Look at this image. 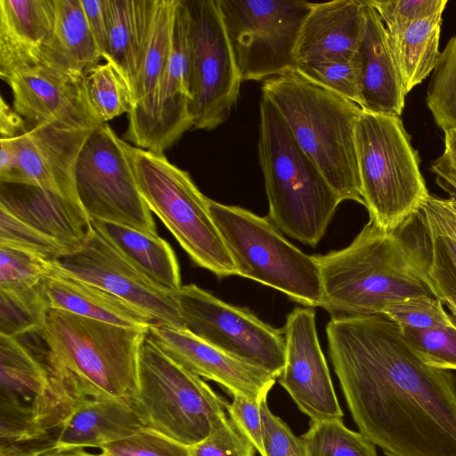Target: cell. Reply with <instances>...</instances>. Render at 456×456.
Returning a JSON list of instances; mask_svg holds the SVG:
<instances>
[{
  "label": "cell",
  "mask_w": 456,
  "mask_h": 456,
  "mask_svg": "<svg viewBox=\"0 0 456 456\" xmlns=\"http://www.w3.org/2000/svg\"><path fill=\"white\" fill-rule=\"evenodd\" d=\"M334 371L359 432L386 456H456V379L424 363L382 314L332 316Z\"/></svg>",
  "instance_id": "obj_1"
},
{
  "label": "cell",
  "mask_w": 456,
  "mask_h": 456,
  "mask_svg": "<svg viewBox=\"0 0 456 456\" xmlns=\"http://www.w3.org/2000/svg\"><path fill=\"white\" fill-rule=\"evenodd\" d=\"M419 215V224L416 213L393 231L369 221L347 247L314 256L322 287L321 307L332 316L373 315L408 297L438 298L428 273L429 245Z\"/></svg>",
  "instance_id": "obj_2"
},
{
  "label": "cell",
  "mask_w": 456,
  "mask_h": 456,
  "mask_svg": "<svg viewBox=\"0 0 456 456\" xmlns=\"http://www.w3.org/2000/svg\"><path fill=\"white\" fill-rule=\"evenodd\" d=\"M148 330L50 308L39 334L48 365L78 405L89 398L130 402L137 387L139 351Z\"/></svg>",
  "instance_id": "obj_3"
},
{
  "label": "cell",
  "mask_w": 456,
  "mask_h": 456,
  "mask_svg": "<svg viewBox=\"0 0 456 456\" xmlns=\"http://www.w3.org/2000/svg\"><path fill=\"white\" fill-rule=\"evenodd\" d=\"M262 95L341 200L363 205L355 148L361 107L296 69L265 80Z\"/></svg>",
  "instance_id": "obj_4"
},
{
  "label": "cell",
  "mask_w": 456,
  "mask_h": 456,
  "mask_svg": "<svg viewBox=\"0 0 456 456\" xmlns=\"http://www.w3.org/2000/svg\"><path fill=\"white\" fill-rule=\"evenodd\" d=\"M257 152L269 204L268 219L285 234L314 248L343 200L264 95Z\"/></svg>",
  "instance_id": "obj_5"
},
{
  "label": "cell",
  "mask_w": 456,
  "mask_h": 456,
  "mask_svg": "<svg viewBox=\"0 0 456 456\" xmlns=\"http://www.w3.org/2000/svg\"><path fill=\"white\" fill-rule=\"evenodd\" d=\"M362 198L370 221L393 231L429 197L419 157L400 117L362 110L355 127Z\"/></svg>",
  "instance_id": "obj_6"
},
{
  "label": "cell",
  "mask_w": 456,
  "mask_h": 456,
  "mask_svg": "<svg viewBox=\"0 0 456 456\" xmlns=\"http://www.w3.org/2000/svg\"><path fill=\"white\" fill-rule=\"evenodd\" d=\"M130 404L143 427L188 447L230 420L228 403L200 377L166 355L148 335L140 347L137 387Z\"/></svg>",
  "instance_id": "obj_7"
},
{
  "label": "cell",
  "mask_w": 456,
  "mask_h": 456,
  "mask_svg": "<svg viewBox=\"0 0 456 456\" xmlns=\"http://www.w3.org/2000/svg\"><path fill=\"white\" fill-rule=\"evenodd\" d=\"M140 193L191 259L218 277L237 275L235 265L216 226L208 199L189 173L164 154L126 142Z\"/></svg>",
  "instance_id": "obj_8"
},
{
  "label": "cell",
  "mask_w": 456,
  "mask_h": 456,
  "mask_svg": "<svg viewBox=\"0 0 456 456\" xmlns=\"http://www.w3.org/2000/svg\"><path fill=\"white\" fill-rule=\"evenodd\" d=\"M208 206L237 275L283 292L307 307L322 305V280L314 256L289 242L268 218L210 199Z\"/></svg>",
  "instance_id": "obj_9"
},
{
  "label": "cell",
  "mask_w": 456,
  "mask_h": 456,
  "mask_svg": "<svg viewBox=\"0 0 456 456\" xmlns=\"http://www.w3.org/2000/svg\"><path fill=\"white\" fill-rule=\"evenodd\" d=\"M73 411L62 382L17 338L0 335V452H31Z\"/></svg>",
  "instance_id": "obj_10"
},
{
  "label": "cell",
  "mask_w": 456,
  "mask_h": 456,
  "mask_svg": "<svg viewBox=\"0 0 456 456\" xmlns=\"http://www.w3.org/2000/svg\"><path fill=\"white\" fill-rule=\"evenodd\" d=\"M239 77L261 81L295 69V51L312 3L217 0Z\"/></svg>",
  "instance_id": "obj_11"
},
{
  "label": "cell",
  "mask_w": 456,
  "mask_h": 456,
  "mask_svg": "<svg viewBox=\"0 0 456 456\" xmlns=\"http://www.w3.org/2000/svg\"><path fill=\"white\" fill-rule=\"evenodd\" d=\"M126 141L108 123L94 129L75 168L79 203L90 220L126 224L159 236L152 212L138 189Z\"/></svg>",
  "instance_id": "obj_12"
},
{
  "label": "cell",
  "mask_w": 456,
  "mask_h": 456,
  "mask_svg": "<svg viewBox=\"0 0 456 456\" xmlns=\"http://www.w3.org/2000/svg\"><path fill=\"white\" fill-rule=\"evenodd\" d=\"M190 42L189 105L192 127L211 130L225 122L241 80L217 0H186Z\"/></svg>",
  "instance_id": "obj_13"
},
{
  "label": "cell",
  "mask_w": 456,
  "mask_h": 456,
  "mask_svg": "<svg viewBox=\"0 0 456 456\" xmlns=\"http://www.w3.org/2000/svg\"><path fill=\"white\" fill-rule=\"evenodd\" d=\"M175 297L185 330L228 354L280 377L285 365L282 330L195 284L182 286L175 290Z\"/></svg>",
  "instance_id": "obj_14"
},
{
  "label": "cell",
  "mask_w": 456,
  "mask_h": 456,
  "mask_svg": "<svg viewBox=\"0 0 456 456\" xmlns=\"http://www.w3.org/2000/svg\"><path fill=\"white\" fill-rule=\"evenodd\" d=\"M56 264L69 274L136 307L154 323L185 330L175 291L152 282L94 228L77 249L61 256Z\"/></svg>",
  "instance_id": "obj_15"
},
{
  "label": "cell",
  "mask_w": 456,
  "mask_h": 456,
  "mask_svg": "<svg viewBox=\"0 0 456 456\" xmlns=\"http://www.w3.org/2000/svg\"><path fill=\"white\" fill-rule=\"evenodd\" d=\"M285 365L280 385L311 420L342 419L329 368L320 346L313 307H296L281 329Z\"/></svg>",
  "instance_id": "obj_16"
},
{
  "label": "cell",
  "mask_w": 456,
  "mask_h": 456,
  "mask_svg": "<svg viewBox=\"0 0 456 456\" xmlns=\"http://www.w3.org/2000/svg\"><path fill=\"white\" fill-rule=\"evenodd\" d=\"M5 82L12 90L13 109L32 126L51 124L65 129L93 130L102 125L86 102L81 82L45 66L17 70Z\"/></svg>",
  "instance_id": "obj_17"
},
{
  "label": "cell",
  "mask_w": 456,
  "mask_h": 456,
  "mask_svg": "<svg viewBox=\"0 0 456 456\" xmlns=\"http://www.w3.org/2000/svg\"><path fill=\"white\" fill-rule=\"evenodd\" d=\"M148 337L175 362L252 400L268 395L276 378L213 346L187 330L152 323Z\"/></svg>",
  "instance_id": "obj_18"
},
{
  "label": "cell",
  "mask_w": 456,
  "mask_h": 456,
  "mask_svg": "<svg viewBox=\"0 0 456 456\" xmlns=\"http://www.w3.org/2000/svg\"><path fill=\"white\" fill-rule=\"evenodd\" d=\"M93 130L65 129L51 124L33 126L16 137L19 167L12 183L37 186L80 205L75 168Z\"/></svg>",
  "instance_id": "obj_19"
},
{
  "label": "cell",
  "mask_w": 456,
  "mask_h": 456,
  "mask_svg": "<svg viewBox=\"0 0 456 456\" xmlns=\"http://www.w3.org/2000/svg\"><path fill=\"white\" fill-rule=\"evenodd\" d=\"M190 102L188 10L186 0H176L170 55L158 93L152 122L141 148L164 154L172 147L192 127Z\"/></svg>",
  "instance_id": "obj_20"
},
{
  "label": "cell",
  "mask_w": 456,
  "mask_h": 456,
  "mask_svg": "<svg viewBox=\"0 0 456 456\" xmlns=\"http://www.w3.org/2000/svg\"><path fill=\"white\" fill-rule=\"evenodd\" d=\"M142 427L129 401L117 398L86 399L31 455L99 451L102 446L127 436Z\"/></svg>",
  "instance_id": "obj_21"
},
{
  "label": "cell",
  "mask_w": 456,
  "mask_h": 456,
  "mask_svg": "<svg viewBox=\"0 0 456 456\" xmlns=\"http://www.w3.org/2000/svg\"><path fill=\"white\" fill-rule=\"evenodd\" d=\"M364 28V0L312 3L297 42L296 67L356 56Z\"/></svg>",
  "instance_id": "obj_22"
},
{
  "label": "cell",
  "mask_w": 456,
  "mask_h": 456,
  "mask_svg": "<svg viewBox=\"0 0 456 456\" xmlns=\"http://www.w3.org/2000/svg\"><path fill=\"white\" fill-rule=\"evenodd\" d=\"M0 209L58 241L69 253L82 245L93 228L79 204L33 185L0 183Z\"/></svg>",
  "instance_id": "obj_23"
},
{
  "label": "cell",
  "mask_w": 456,
  "mask_h": 456,
  "mask_svg": "<svg viewBox=\"0 0 456 456\" xmlns=\"http://www.w3.org/2000/svg\"><path fill=\"white\" fill-rule=\"evenodd\" d=\"M365 2V28L359 48L362 110L400 117L405 104L404 84L387 31L376 10Z\"/></svg>",
  "instance_id": "obj_24"
},
{
  "label": "cell",
  "mask_w": 456,
  "mask_h": 456,
  "mask_svg": "<svg viewBox=\"0 0 456 456\" xmlns=\"http://www.w3.org/2000/svg\"><path fill=\"white\" fill-rule=\"evenodd\" d=\"M56 0H0V77L39 65L55 23Z\"/></svg>",
  "instance_id": "obj_25"
},
{
  "label": "cell",
  "mask_w": 456,
  "mask_h": 456,
  "mask_svg": "<svg viewBox=\"0 0 456 456\" xmlns=\"http://www.w3.org/2000/svg\"><path fill=\"white\" fill-rule=\"evenodd\" d=\"M176 0H156L154 19L144 60L133 88L126 142L141 148L154 116L160 83L168 62Z\"/></svg>",
  "instance_id": "obj_26"
},
{
  "label": "cell",
  "mask_w": 456,
  "mask_h": 456,
  "mask_svg": "<svg viewBox=\"0 0 456 456\" xmlns=\"http://www.w3.org/2000/svg\"><path fill=\"white\" fill-rule=\"evenodd\" d=\"M42 284L50 308L126 327L149 328L154 323L118 297L69 274L56 261Z\"/></svg>",
  "instance_id": "obj_27"
},
{
  "label": "cell",
  "mask_w": 456,
  "mask_h": 456,
  "mask_svg": "<svg viewBox=\"0 0 456 456\" xmlns=\"http://www.w3.org/2000/svg\"><path fill=\"white\" fill-rule=\"evenodd\" d=\"M102 59L81 0H56L54 27L41 51L39 65L81 82Z\"/></svg>",
  "instance_id": "obj_28"
},
{
  "label": "cell",
  "mask_w": 456,
  "mask_h": 456,
  "mask_svg": "<svg viewBox=\"0 0 456 456\" xmlns=\"http://www.w3.org/2000/svg\"><path fill=\"white\" fill-rule=\"evenodd\" d=\"M156 0H105L107 46L103 55L133 94L151 37Z\"/></svg>",
  "instance_id": "obj_29"
},
{
  "label": "cell",
  "mask_w": 456,
  "mask_h": 456,
  "mask_svg": "<svg viewBox=\"0 0 456 456\" xmlns=\"http://www.w3.org/2000/svg\"><path fill=\"white\" fill-rule=\"evenodd\" d=\"M91 224L103 239L152 282L170 291L182 287L179 264L167 241L118 223L92 219Z\"/></svg>",
  "instance_id": "obj_30"
},
{
  "label": "cell",
  "mask_w": 456,
  "mask_h": 456,
  "mask_svg": "<svg viewBox=\"0 0 456 456\" xmlns=\"http://www.w3.org/2000/svg\"><path fill=\"white\" fill-rule=\"evenodd\" d=\"M419 211L429 245V277L444 304L456 299V211L449 200L430 195Z\"/></svg>",
  "instance_id": "obj_31"
},
{
  "label": "cell",
  "mask_w": 456,
  "mask_h": 456,
  "mask_svg": "<svg viewBox=\"0 0 456 456\" xmlns=\"http://www.w3.org/2000/svg\"><path fill=\"white\" fill-rule=\"evenodd\" d=\"M443 13L419 20L388 36L406 93L432 73L438 57Z\"/></svg>",
  "instance_id": "obj_32"
},
{
  "label": "cell",
  "mask_w": 456,
  "mask_h": 456,
  "mask_svg": "<svg viewBox=\"0 0 456 456\" xmlns=\"http://www.w3.org/2000/svg\"><path fill=\"white\" fill-rule=\"evenodd\" d=\"M86 102L103 124L133 109V94L126 79L109 61L90 69L81 81Z\"/></svg>",
  "instance_id": "obj_33"
},
{
  "label": "cell",
  "mask_w": 456,
  "mask_h": 456,
  "mask_svg": "<svg viewBox=\"0 0 456 456\" xmlns=\"http://www.w3.org/2000/svg\"><path fill=\"white\" fill-rule=\"evenodd\" d=\"M49 309L42 281L22 290L0 289V335L17 338L39 333Z\"/></svg>",
  "instance_id": "obj_34"
},
{
  "label": "cell",
  "mask_w": 456,
  "mask_h": 456,
  "mask_svg": "<svg viewBox=\"0 0 456 456\" xmlns=\"http://www.w3.org/2000/svg\"><path fill=\"white\" fill-rule=\"evenodd\" d=\"M300 438L307 456H378L376 445L346 428L342 419L311 420Z\"/></svg>",
  "instance_id": "obj_35"
},
{
  "label": "cell",
  "mask_w": 456,
  "mask_h": 456,
  "mask_svg": "<svg viewBox=\"0 0 456 456\" xmlns=\"http://www.w3.org/2000/svg\"><path fill=\"white\" fill-rule=\"evenodd\" d=\"M426 102L436 126L456 129V35L440 53L427 90Z\"/></svg>",
  "instance_id": "obj_36"
},
{
  "label": "cell",
  "mask_w": 456,
  "mask_h": 456,
  "mask_svg": "<svg viewBox=\"0 0 456 456\" xmlns=\"http://www.w3.org/2000/svg\"><path fill=\"white\" fill-rule=\"evenodd\" d=\"M400 328L406 342L424 363L436 369L456 370V321L448 326Z\"/></svg>",
  "instance_id": "obj_37"
},
{
  "label": "cell",
  "mask_w": 456,
  "mask_h": 456,
  "mask_svg": "<svg viewBox=\"0 0 456 456\" xmlns=\"http://www.w3.org/2000/svg\"><path fill=\"white\" fill-rule=\"evenodd\" d=\"M53 262L14 247L0 245V289L15 291L38 285Z\"/></svg>",
  "instance_id": "obj_38"
},
{
  "label": "cell",
  "mask_w": 456,
  "mask_h": 456,
  "mask_svg": "<svg viewBox=\"0 0 456 456\" xmlns=\"http://www.w3.org/2000/svg\"><path fill=\"white\" fill-rule=\"evenodd\" d=\"M295 69L307 79L356 103H361V64L353 58L299 65Z\"/></svg>",
  "instance_id": "obj_39"
},
{
  "label": "cell",
  "mask_w": 456,
  "mask_h": 456,
  "mask_svg": "<svg viewBox=\"0 0 456 456\" xmlns=\"http://www.w3.org/2000/svg\"><path fill=\"white\" fill-rule=\"evenodd\" d=\"M98 452L101 456H189L190 447L142 427L133 434L102 446Z\"/></svg>",
  "instance_id": "obj_40"
},
{
  "label": "cell",
  "mask_w": 456,
  "mask_h": 456,
  "mask_svg": "<svg viewBox=\"0 0 456 456\" xmlns=\"http://www.w3.org/2000/svg\"><path fill=\"white\" fill-rule=\"evenodd\" d=\"M400 327L427 329L452 324L453 320L438 298L412 297L387 305L381 313Z\"/></svg>",
  "instance_id": "obj_41"
},
{
  "label": "cell",
  "mask_w": 456,
  "mask_h": 456,
  "mask_svg": "<svg viewBox=\"0 0 456 456\" xmlns=\"http://www.w3.org/2000/svg\"><path fill=\"white\" fill-rule=\"evenodd\" d=\"M0 245L22 248L55 262L69 254L61 243L20 222L0 209Z\"/></svg>",
  "instance_id": "obj_42"
},
{
  "label": "cell",
  "mask_w": 456,
  "mask_h": 456,
  "mask_svg": "<svg viewBox=\"0 0 456 456\" xmlns=\"http://www.w3.org/2000/svg\"><path fill=\"white\" fill-rule=\"evenodd\" d=\"M379 15L388 36L404 30L411 24L443 13L447 0H368Z\"/></svg>",
  "instance_id": "obj_43"
},
{
  "label": "cell",
  "mask_w": 456,
  "mask_h": 456,
  "mask_svg": "<svg viewBox=\"0 0 456 456\" xmlns=\"http://www.w3.org/2000/svg\"><path fill=\"white\" fill-rule=\"evenodd\" d=\"M263 442L266 456H307L300 437L268 407L267 395L260 402Z\"/></svg>",
  "instance_id": "obj_44"
},
{
  "label": "cell",
  "mask_w": 456,
  "mask_h": 456,
  "mask_svg": "<svg viewBox=\"0 0 456 456\" xmlns=\"http://www.w3.org/2000/svg\"><path fill=\"white\" fill-rule=\"evenodd\" d=\"M256 449L230 419L228 424L190 447L189 456H255Z\"/></svg>",
  "instance_id": "obj_45"
},
{
  "label": "cell",
  "mask_w": 456,
  "mask_h": 456,
  "mask_svg": "<svg viewBox=\"0 0 456 456\" xmlns=\"http://www.w3.org/2000/svg\"><path fill=\"white\" fill-rule=\"evenodd\" d=\"M232 401L226 407L230 419L250 441L260 456H266L263 442V425L260 411L262 399L252 400L240 394H232Z\"/></svg>",
  "instance_id": "obj_46"
},
{
  "label": "cell",
  "mask_w": 456,
  "mask_h": 456,
  "mask_svg": "<svg viewBox=\"0 0 456 456\" xmlns=\"http://www.w3.org/2000/svg\"><path fill=\"white\" fill-rule=\"evenodd\" d=\"M437 184L456 200V129L444 132L443 154L431 164Z\"/></svg>",
  "instance_id": "obj_47"
},
{
  "label": "cell",
  "mask_w": 456,
  "mask_h": 456,
  "mask_svg": "<svg viewBox=\"0 0 456 456\" xmlns=\"http://www.w3.org/2000/svg\"><path fill=\"white\" fill-rule=\"evenodd\" d=\"M81 4L89 28L103 59L108 32L105 0H81Z\"/></svg>",
  "instance_id": "obj_48"
},
{
  "label": "cell",
  "mask_w": 456,
  "mask_h": 456,
  "mask_svg": "<svg viewBox=\"0 0 456 456\" xmlns=\"http://www.w3.org/2000/svg\"><path fill=\"white\" fill-rule=\"evenodd\" d=\"M28 128L26 120L5 102L0 98V135L1 139L18 137L25 134Z\"/></svg>",
  "instance_id": "obj_49"
},
{
  "label": "cell",
  "mask_w": 456,
  "mask_h": 456,
  "mask_svg": "<svg viewBox=\"0 0 456 456\" xmlns=\"http://www.w3.org/2000/svg\"><path fill=\"white\" fill-rule=\"evenodd\" d=\"M0 183H12L19 167L16 137L0 139Z\"/></svg>",
  "instance_id": "obj_50"
},
{
  "label": "cell",
  "mask_w": 456,
  "mask_h": 456,
  "mask_svg": "<svg viewBox=\"0 0 456 456\" xmlns=\"http://www.w3.org/2000/svg\"><path fill=\"white\" fill-rule=\"evenodd\" d=\"M46 456H101V455L96 451H82V452H69V453L46 455Z\"/></svg>",
  "instance_id": "obj_51"
},
{
  "label": "cell",
  "mask_w": 456,
  "mask_h": 456,
  "mask_svg": "<svg viewBox=\"0 0 456 456\" xmlns=\"http://www.w3.org/2000/svg\"><path fill=\"white\" fill-rule=\"evenodd\" d=\"M0 456H32L29 453L20 451H3L0 452Z\"/></svg>",
  "instance_id": "obj_52"
},
{
  "label": "cell",
  "mask_w": 456,
  "mask_h": 456,
  "mask_svg": "<svg viewBox=\"0 0 456 456\" xmlns=\"http://www.w3.org/2000/svg\"><path fill=\"white\" fill-rule=\"evenodd\" d=\"M444 305H446L451 311L454 320L456 321V299L446 300Z\"/></svg>",
  "instance_id": "obj_53"
},
{
  "label": "cell",
  "mask_w": 456,
  "mask_h": 456,
  "mask_svg": "<svg viewBox=\"0 0 456 456\" xmlns=\"http://www.w3.org/2000/svg\"><path fill=\"white\" fill-rule=\"evenodd\" d=\"M449 201H450L451 205L453 207V208L456 209V200L449 199Z\"/></svg>",
  "instance_id": "obj_54"
}]
</instances>
